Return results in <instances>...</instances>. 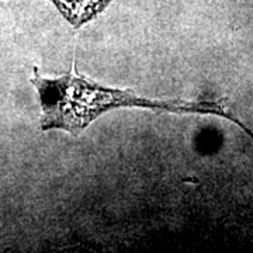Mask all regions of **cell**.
<instances>
[{
    "mask_svg": "<svg viewBox=\"0 0 253 253\" xmlns=\"http://www.w3.org/2000/svg\"><path fill=\"white\" fill-rule=\"evenodd\" d=\"M31 83L38 91L42 110L41 129H63L72 135H79L101 114L120 107H146L212 114L217 103L142 99L132 91L104 87L89 81L81 73H75L73 69L59 78H44L38 68H34Z\"/></svg>",
    "mask_w": 253,
    "mask_h": 253,
    "instance_id": "cell-1",
    "label": "cell"
},
{
    "mask_svg": "<svg viewBox=\"0 0 253 253\" xmlns=\"http://www.w3.org/2000/svg\"><path fill=\"white\" fill-rule=\"evenodd\" d=\"M73 28H81L97 17L113 0H51Z\"/></svg>",
    "mask_w": 253,
    "mask_h": 253,
    "instance_id": "cell-2",
    "label": "cell"
},
{
    "mask_svg": "<svg viewBox=\"0 0 253 253\" xmlns=\"http://www.w3.org/2000/svg\"><path fill=\"white\" fill-rule=\"evenodd\" d=\"M228 120L234 121V123H235L236 126H239L241 129H244L245 134H246V135H249V138L252 139V142H253V131H252V129H251V128H248V126H245V124H244V123H242V121H241V120H238V118H236V117H234V114H232V113H231V116H229V118H228Z\"/></svg>",
    "mask_w": 253,
    "mask_h": 253,
    "instance_id": "cell-3",
    "label": "cell"
}]
</instances>
